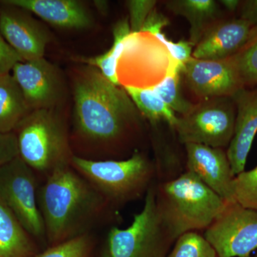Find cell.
<instances>
[{
	"mask_svg": "<svg viewBox=\"0 0 257 257\" xmlns=\"http://www.w3.org/2000/svg\"><path fill=\"white\" fill-rule=\"evenodd\" d=\"M74 131L94 148H118L138 126V109L124 88L115 85L96 67L88 65L74 79Z\"/></svg>",
	"mask_w": 257,
	"mask_h": 257,
	"instance_id": "1",
	"label": "cell"
},
{
	"mask_svg": "<svg viewBox=\"0 0 257 257\" xmlns=\"http://www.w3.org/2000/svg\"><path fill=\"white\" fill-rule=\"evenodd\" d=\"M37 202L51 246L90 234L114 209L105 198L71 165L47 175Z\"/></svg>",
	"mask_w": 257,
	"mask_h": 257,
	"instance_id": "2",
	"label": "cell"
},
{
	"mask_svg": "<svg viewBox=\"0 0 257 257\" xmlns=\"http://www.w3.org/2000/svg\"><path fill=\"white\" fill-rule=\"evenodd\" d=\"M157 209L172 239L209 227L226 201L187 172L156 187Z\"/></svg>",
	"mask_w": 257,
	"mask_h": 257,
	"instance_id": "3",
	"label": "cell"
},
{
	"mask_svg": "<svg viewBox=\"0 0 257 257\" xmlns=\"http://www.w3.org/2000/svg\"><path fill=\"white\" fill-rule=\"evenodd\" d=\"M19 157L45 177L57 169L71 165L74 155L68 128L57 109L30 111L14 130Z\"/></svg>",
	"mask_w": 257,
	"mask_h": 257,
	"instance_id": "4",
	"label": "cell"
},
{
	"mask_svg": "<svg viewBox=\"0 0 257 257\" xmlns=\"http://www.w3.org/2000/svg\"><path fill=\"white\" fill-rule=\"evenodd\" d=\"M71 166L113 208L146 195L156 175L151 161L138 150L128 159L121 160H89L74 154Z\"/></svg>",
	"mask_w": 257,
	"mask_h": 257,
	"instance_id": "5",
	"label": "cell"
},
{
	"mask_svg": "<svg viewBox=\"0 0 257 257\" xmlns=\"http://www.w3.org/2000/svg\"><path fill=\"white\" fill-rule=\"evenodd\" d=\"M175 241L162 222L152 184L142 211L125 229L113 226L106 236L101 257H165Z\"/></svg>",
	"mask_w": 257,
	"mask_h": 257,
	"instance_id": "6",
	"label": "cell"
},
{
	"mask_svg": "<svg viewBox=\"0 0 257 257\" xmlns=\"http://www.w3.org/2000/svg\"><path fill=\"white\" fill-rule=\"evenodd\" d=\"M234 102L231 97L207 99L177 117L174 126L179 142L221 148L229 147L234 135Z\"/></svg>",
	"mask_w": 257,
	"mask_h": 257,
	"instance_id": "7",
	"label": "cell"
},
{
	"mask_svg": "<svg viewBox=\"0 0 257 257\" xmlns=\"http://www.w3.org/2000/svg\"><path fill=\"white\" fill-rule=\"evenodd\" d=\"M35 172L20 157L0 168V199L32 237L47 241Z\"/></svg>",
	"mask_w": 257,
	"mask_h": 257,
	"instance_id": "8",
	"label": "cell"
},
{
	"mask_svg": "<svg viewBox=\"0 0 257 257\" xmlns=\"http://www.w3.org/2000/svg\"><path fill=\"white\" fill-rule=\"evenodd\" d=\"M204 236L218 257H251L257 249V211L226 201Z\"/></svg>",
	"mask_w": 257,
	"mask_h": 257,
	"instance_id": "9",
	"label": "cell"
},
{
	"mask_svg": "<svg viewBox=\"0 0 257 257\" xmlns=\"http://www.w3.org/2000/svg\"><path fill=\"white\" fill-rule=\"evenodd\" d=\"M12 72L30 110L57 109L64 94V79L57 66L43 57L18 62Z\"/></svg>",
	"mask_w": 257,
	"mask_h": 257,
	"instance_id": "10",
	"label": "cell"
},
{
	"mask_svg": "<svg viewBox=\"0 0 257 257\" xmlns=\"http://www.w3.org/2000/svg\"><path fill=\"white\" fill-rule=\"evenodd\" d=\"M0 31L23 62L43 58L52 40L48 29L30 12L12 5H3L0 9Z\"/></svg>",
	"mask_w": 257,
	"mask_h": 257,
	"instance_id": "11",
	"label": "cell"
},
{
	"mask_svg": "<svg viewBox=\"0 0 257 257\" xmlns=\"http://www.w3.org/2000/svg\"><path fill=\"white\" fill-rule=\"evenodd\" d=\"M182 74L189 89L205 100L231 97L243 87L231 57L219 61L192 57L184 65Z\"/></svg>",
	"mask_w": 257,
	"mask_h": 257,
	"instance_id": "12",
	"label": "cell"
},
{
	"mask_svg": "<svg viewBox=\"0 0 257 257\" xmlns=\"http://www.w3.org/2000/svg\"><path fill=\"white\" fill-rule=\"evenodd\" d=\"M188 172L207 185L219 197L232 202L233 179L227 154L221 148H214L200 144H186Z\"/></svg>",
	"mask_w": 257,
	"mask_h": 257,
	"instance_id": "13",
	"label": "cell"
},
{
	"mask_svg": "<svg viewBox=\"0 0 257 257\" xmlns=\"http://www.w3.org/2000/svg\"><path fill=\"white\" fill-rule=\"evenodd\" d=\"M257 31L242 19L221 22L208 28L192 52L197 60H224L239 53Z\"/></svg>",
	"mask_w": 257,
	"mask_h": 257,
	"instance_id": "14",
	"label": "cell"
},
{
	"mask_svg": "<svg viewBox=\"0 0 257 257\" xmlns=\"http://www.w3.org/2000/svg\"><path fill=\"white\" fill-rule=\"evenodd\" d=\"M231 99L236 107V119L234 135L226 154L235 177L245 170L257 133V89L241 88L231 96Z\"/></svg>",
	"mask_w": 257,
	"mask_h": 257,
	"instance_id": "15",
	"label": "cell"
},
{
	"mask_svg": "<svg viewBox=\"0 0 257 257\" xmlns=\"http://www.w3.org/2000/svg\"><path fill=\"white\" fill-rule=\"evenodd\" d=\"M0 3L27 10L57 28L84 30L94 23L85 4L78 0H4Z\"/></svg>",
	"mask_w": 257,
	"mask_h": 257,
	"instance_id": "16",
	"label": "cell"
},
{
	"mask_svg": "<svg viewBox=\"0 0 257 257\" xmlns=\"http://www.w3.org/2000/svg\"><path fill=\"white\" fill-rule=\"evenodd\" d=\"M34 238L0 199V257H32Z\"/></svg>",
	"mask_w": 257,
	"mask_h": 257,
	"instance_id": "17",
	"label": "cell"
},
{
	"mask_svg": "<svg viewBox=\"0 0 257 257\" xmlns=\"http://www.w3.org/2000/svg\"><path fill=\"white\" fill-rule=\"evenodd\" d=\"M30 111L13 74H0V133L14 132Z\"/></svg>",
	"mask_w": 257,
	"mask_h": 257,
	"instance_id": "18",
	"label": "cell"
},
{
	"mask_svg": "<svg viewBox=\"0 0 257 257\" xmlns=\"http://www.w3.org/2000/svg\"><path fill=\"white\" fill-rule=\"evenodd\" d=\"M166 5L172 13L187 19L190 25L189 42L194 47L218 13L217 4L214 0H172Z\"/></svg>",
	"mask_w": 257,
	"mask_h": 257,
	"instance_id": "19",
	"label": "cell"
},
{
	"mask_svg": "<svg viewBox=\"0 0 257 257\" xmlns=\"http://www.w3.org/2000/svg\"><path fill=\"white\" fill-rule=\"evenodd\" d=\"M131 33V29L127 18L119 20L115 25L113 30L114 42L110 50L96 57L83 58L80 60L81 62L87 64V65L96 67L108 80L110 81L115 85L120 86L117 75L118 63L119 59L124 55L126 42Z\"/></svg>",
	"mask_w": 257,
	"mask_h": 257,
	"instance_id": "20",
	"label": "cell"
},
{
	"mask_svg": "<svg viewBox=\"0 0 257 257\" xmlns=\"http://www.w3.org/2000/svg\"><path fill=\"white\" fill-rule=\"evenodd\" d=\"M124 88L138 111H141L145 117L152 121L165 120L174 128L178 116L159 97L152 87L126 85Z\"/></svg>",
	"mask_w": 257,
	"mask_h": 257,
	"instance_id": "21",
	"label": "cell"
},
{
	"mask_svg": "<svg viewBox=\"0 0 257 257\" xmlns=\"http://www.w3.org/2000/svg\"><path fill=\"white\" fill-rule=\"evenodd\" d=\"M183 70V67L177 66L162 82L152 87L154 92L174 112L179 113L181 116L188 114L194 106L184 97L181 91L180 77Z\"/></svg>",
	"mask_w": 257,
	"mask_h": 257,
	"instance_id": "22",
	"label": "cell"
},
{
	"mask_svg": "<svg viewBox=\"0 0 257 257\" xmlns=\"http://www.w3.org/2000/svg\"><path fill=\"white\" fill-rule=\"evenodd\" d=\"M167 257H218L209 241L197 233L190 231L176 240L175 247Z\"/></svg>",
	"mask_w": 257,
	"mask_h": 257,
	"instance_id": "23",
	"label": "cell"
},
{
	"mask_svg": "<svg viewBox=\"0 0 257 257\" xmlns=\"http://www.w3.org/2000/svg\"><path fill=\"white\" fill-rule=\"evenodd\" d=\"M243 87L257 85V31L247 45L231 57Z\"/></svg>",
	"mask_w": 257,
	"mask_h": 257,
	"instance_id": "24",
	"label": "cell"
},
{
	"mask_svg": "<svg viewBox=\"0 0 257 257\" xmlns=\"http://www.w3.org/2000/svg\"><path fill=\"white\" fill-rule=\"evenodd\" d=\"M232 187L235 202L257 211V166L235 176Z\"/></svg>",
	"mask_w": 257,
	"mask_h": 257,
	"instance_id": "25",
	"label": "cell"
},
{
	"mask_svg": "<svg viewBox=\"0 0 257 257\" xmlns=\"http://www.w3.org/2000/svg\"><path fill=\"white\" fill-rule=\"evenodd\" d=\"M92 245L90 234L51 246L36 257H87Z\"/></svg>",
	"mask_w": 257,
	"mask_h": 257,
	"instance_id": "26",
	"label": "cell"
},
{
	"mask_svg": "<svg viewBox=\"0 0 257 257\" xmlns=\"http://www.w3.org/2000/svg\"><path fill=\"white\" fill-rule=\"evenodd\" d=\"M126 3L130 12L131 32L138 34L142 31L149 15L155 9L154 8L157 2L153 0H132Z\"/></svg>",
	"mask_w": 257,
	"mask_h": 257,
	"instance_id": "27",
	"label": "cell"
},
{
	"mask_svg": "<svg viewBox=\"0 0 257 257\" xmlns=\"http://www.w3.org/2000/svg\"><path fill=\"white\" fill-rule=\"evenodd\" d=\"M155 36L167 47L171 57L175 62L184 68V65L192 57V48L194 46L192 44L185 40H181L177 42L170 41L162 32H159Z\"/></svg>",
	"mask_w": 257,
	"mask_h": 257,
	"instance_id": "28",
	"label": "cell"
},
{
	"mask_svg": "<svg viewBox=\"0 0 257 257\" xmlns=\"http://www.w3.org/2000/svg\"><path fill=\"white\" fill-rule=\"evenodd\" d=\"M18 157V140L14 132L0 133V168Z\"/></svg>",
	"mask_w": 257,
	"mask_h": 257,
	"instance_id": "29",
	"label": "cell"
},
{
	"mask_svg": "<svg viewBox=\"0 0 257 257\" xmlns=\"http://www.w3.org/2000/svg\"><path fill=\"white\" fill-rule=\"evenodd\" d=\"M23 62L21 57L3 37L0 31V74L10 73L18 62Z\"/></svg>",
	"mask_w": 257,
	"mask_h": 257,
	"instance_id": "30",
	"label": "cell"
},
{
	"mask_svg": "<svg viewBox=\"0 0 257 257\" xmlns=\"http://www.w3.org/2000/svg\"><path fill=\"white\" fill-rule=\"evenodd\" d=\"M168 24V19L154 9L147 18L141 32H149L154 36L158 32H162V29Z\"/></svg>",
	"mask_w": 257,
	"mask_h": 257,
	"instance_id": "31",
	"label": "cell"
},
{
	"mask_svg": "<svg viewBox=\"0 0 257 257\" xmlns=\"http://www.w3.org/2000/svg\"><path fill=\"white\" fill-rule=\"evenodd\" d=\"M241 19L257 28V0H247L241 5Z\"/></svg>",
	"mask_w": 257,
	"mask_h": 257,
	"instance_id": "32",
	"label": "cell"
},
{
	"mask_svg": "<svg viewBox=\"0 0 257 257\" xmlns=\"http://www.w3.org/2000/svg\"><path fill=\"white\" fill-rule=\"evenodd\" d=\"M219 3L229 12L236 11L241 5V2L239 0H221Z\"/></svg>",
	"mask_w": 257,
	"mask_h": 257,
	"instance_id": "33",
	"label": "cell"
},
{
	"mask_svg": "<svg viewBox=\"0 0 257 257\" xmlns=\"http://www.w3.org/2000/svg\"><path fill=\"white\" fill-rule=\"evenodd\" d=\"M253 257H257V254L256 255V256H253Z\"/></svg>",
	"mask_w": 257,
	"mask_h": 257,
	"instance_id": "34",
	"label": "cell"
}]
</instances>
